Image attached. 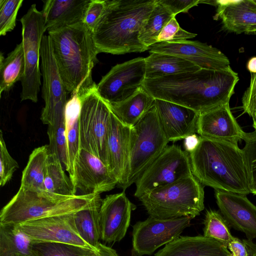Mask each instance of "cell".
I'll use <instances>...</instances> for the list:
<instances>
[{
    "label": "cell",
    "mask_w": 256,
    "mask_h": 256,
    "mask_svg": "<svg viewBox=\"0 0 256 256\" xmlns=\"http://www.w3.org/2000/svg\"><path fill=\"white\" fill-rule=\"evenodd\" d=\"M239 80L230 66L200 68L154 79H145L142 88L154 99L175 103L199 114L229 103Z\"/></svg>",
    "instance_id": "1"
},
{
    "label": "cell",
    "mask_w": 256,
    "mask_h": 256,
    "mask_svg": "<svg viewBox=\"0 0 256 256\" xmlns=\"http://www.w3.org/2000/svg\"><path fill=\"white\" fill-rule=\"evenodd\" d=\"M106 1L103 14L92 32L98 53L122 54L148 50L139 36L156 0Z\"/></svg>",
    "instance_id": "2"
},
{
    "label": "cell",
    "mask_w": 256,
    "mask_h": 256,
    "mask_svg": "<svg viewBox=\"0 0 256 256\" xmlns=\"http://www.w3.org/2000/svg\"><path fill=\"white\" fill-rule=\"evenodd\" d=\"M188 154L192 174L202 185L242 194L250 193L244 154L238 145L200 136L198 145Z\"/></svg>",
    "instance_id": "3"
},
{
    "label": "cell",
    "mask_w": 256,
    "mask_h": 256,
    "mask_svg": "<svg viewBox=\"0 0 256 256\" xmlns=\"http://www.w3.org/2000/svg\"><path fill=\"white\" fill-rule=\"evenodd\" d=\"M48 35L68 93L93 86L92 70L98 62V53L92 31L82 22L48 32Z\"/></svg>",
    "instance_id": "4"
},
{
    "label": "cell",
    "mask_w": 256,
    "mask_h": 256,
    "mask_svg": "<svg viewBox=\"0 0 256 256\" xmlns=\"http://www.w3.org/2000/svg\"><path fill=\"white\" fill-rule=\"evenodd\" d=\"M96 194L69 196L20 186L1 210L0 224L18 225L27 221L74 213L88 206Z\"/></svg>",
    "instance_id": "5"
},
{
    "label": "cell",
    "mask_w": 256,
    "mask_h": 256,
    "mask_svg": "<svg viewBox=\"0 0 256 256\" xmlns=\"http://www.w3.org/2000/svg\"><path fill=\"white\" fill-rule=\"evenodd\" d=\"M202 185L193 176L144 194L138 198L150 216L169 219L194 218L204 210Z\"/></svg>",
    "instance_id": "6"
},
{
    "label": "cell",
    "mask_w": 256,
    "mask_h": 256,
    "mask_svg": "<svg viewBox=\"0 0 256 256\" xmlns=\"http://www.w3.org/2000/svg\"><path fill=\"white\" fill-rule=\"evenodd\" d=\"M78 92L80 101V149L94 154L108 166L106 144L112 114L110 106L98 93L96 84Z\"/></svg>",
    "instance_id": "7"
},
{
    "label": "cell",
    "mask_w": 256,
    "mask_h": 256,
    "mask_svg": "<svg viewBox=\"0 0 256 256\" xmlns=\"http://www.w3.org/2000/svg\"><path fill=\"white\" fill-rule=\"evenodd\" d=\"M154 106L132 127L130 169L124 190L135 183L142 172L168 146Z\"/></svg>",
    "instance_id": "8"
},
{
    "label": "cell",
    "mask_w": 256,
    "mask_h": 256,
    "mask_svg": "<svg viewBox=\"0 0 256 256\" xmlns=\"http://www.w3.org/2000/svg\"><path fill=\"white\" fill-rule=\"evenodd\" d=\"M20 21L25 59V72L21 80V100L36 102L42 76L40 60L42 40L46 31L44 19L42 12L33 4Z\"/></svg>",
    "instance_id": "9"
},
{
    "label": "cell",
    "mask_w": 256,
    "mask_h": 256,
    "mask_svg": "<svg viewBox=\"0 0 256 256\" xmlns=\"http://www.w3.org/2000/svg\"><path fill=\"white\" fill-rule=\"evenodd\" d=\"M193 175L189 154L176 144L168 146L136 180L134 196Z\"/></svg>",
    "instance_id": "10"
},
{
    "label": "cell",
    "mask_w": 256,
    "mask_h": 256,
    "mask_svg": "<svg viewBox=\"0 0 256 256\" xmlns=\"http://www.w3.org/2000/svg\"><path fill=\"white\" fill-rule=\"evenodd\" d=\"M192 219L190 216L160 219L150 216L136 222L132 227V256L151 255L179 238Z\"/></svg>",
    "instance_id": "11"
},
{
    "label": "cell",
    "mask_w": 256,
    "mask_h": 256,
    "mask_svg": "<svg viewBox=\"0 0 256 256\" xmlns=\"http://www.w3.org/2000/svg\"><path fill=\"white\" fill-rule=\"evenodd\" d=\"M145 79V58H136L113 66L96 84V90L109 104H114L136 93Z\"/></svg>",
    "instance_id": "12"
},
{
    "label": "cell",
    "mask_w": 256,
    "mask_h": 256,
    "mask_svg": "<svg viewBox=\"0 0 256 256\" xmlns=\"http://www.w3.org/2000/svg\"><path fill=\"white\" fill-rule=\"evenodd\" d=\"M42 96L44 102L40 120L50 124L54 117L65 113L68 92L61 78L48 35L42 37L40 46Z\"/></svg>",
    "instance_id": "13"
},
{
    "label": "cell",
    "mask_w": 256,
    "mask_h": 256,
    "mask_svg": "<svg viewBox=\"0 0 256 256\" xmlns=\"http://www.w3.org/2000/svg\"><path fill=\"white\" fill-rule=\"evenodd\" d=\"M74 213L27 221L18 226L33 242H59L92 248L77 230Z\"/></svg>",
    "instance_id": "14"
},
{
    "label": "cell",
    "mask_w": 256,
    "mask_h": 256,
    "mask_svg": "<svg viewBox=\"0 0 256 256\" xmlns=\"http://www.w3.org/2000/svg\"><path fill=\"white\" fill-rule=\"evenodd\" d=\"M71 180L76 192L79 190L82 194L109 192L118 184L108 167L98 158L84 149H80L76 160Z\"/></svg>",
    "instance_id": "15"
},
{
    "label": "cell",
    "mask_w": 256,
    "mask_h": 256,
    "mask_svg": "<svg viewBox=\"0 0 256 256\" xmlns=\"http://www.w3.org/2000/svg\"><path fill=\"white\" fill-rule=\"evenodd\" d=\"M150 53L168 54L184 58L200 68L223 70L230 66L228 58L220 50L206 43L186 40L180 42H157L149 48Z\"/></svg>",
    "instance_id": "16"
},
{
    "label": "cell",
    "mask_w": 256,
    "mask_h": 256,
    "mask_svg": "<svg viewBox=\"0 0 256 256\" xmlns=\"http://www.w3.org/2000/svg\"><path fill=\"white\" fill-rule=\"evenodd\" d=\"M125 190L106 196L100 210L101 240L106 243L120 241L129 227L131 214L136 208L126 196Z\"/></svg>",
    "instance_id": "17"
},
{
    "label": "cell",
    "mask_w": 256,
    "mask_h": 256,
    "mask_svg": "<svg viewBox=\"0 0 256 256\" xmlns=\"http://www.w3.org/2000/svg\"><path fill=\"white\" fill-rule=\"evenodd\" d=\"M132 128L122 123L112 111L108 132V166L124 190L130 169Z\"/></svg>",
    "instance_id": "18"
},
{
    "label": "cell",
    "mask_w": 256,
    "mask_h": 256,
    "mask_svg": "<svg viewBox=\"0 0 256 256\" xmlns=\"http://www.w3.org/2000/svg\"><path fill=\"white\" fill-rule=\"evenodd\" d=\"M216 204L224 218L248 240L256 238V206L246 195L216 190Z\"/></svg>",
    "instance_id": "19"
},
{
    "label": "cell",
    "mask_w": 256,
    "mask_h": 256,
    "mask_svg": "<svg viewBox=\"0 0 256 256\" xmlns=\"http://www.w3.org/2000/svg\"><path fill=\"white\" fill-rule=\"evenodd\" d=\"M196 133L204 138L236 145L246 134L232 114L229 103L199 114Z\"/></svg>",
    "instance_id": "20"
},
{
    "label": "cell",
    "mask_w": 256,
    "mask_h": 256,
    "mask_svg": "<svg viewBox=\"0 0 256 256\" xmlns=\"http://www.w3.org/2000/svg\"><path fill=\"white\" fill-rule=\"evenodd\" d=\"M154 106L168 140L176 142L196 133L199 114L186 106L155 99Z\"/></svg>",
    "instance_id": "21"
},
{
    "label": "cell",
    "mask_w": 256,
    "mask_h": 256,
    "mask_svg": "<svg viewBox=\"0 0 256 256\" xmlns=\"http://www.w3.org/2000/svg\"><path fill=\"white\" fill-rule=\"evenodd\" d=\"M215 18L222 28L236 34H256V2L254 0H216Z\"/></svg>",
    "instance_id": "22"
},
{
    "label": "cell",
    "mask_w": 256,
    "mask_h": 256,
    "mask_svg": "<svg viewBox=\"0 0 256 256\" xmlns=\"http://www.w3.org/2000/svg\"><path fill=\"white\" fill-rule=\"evenodd\" d=\"M92 0H44L42 10L48 32L84 22Z\"/></svg>",
    "instance_id": "23"
},
{
    "label": "cell",
    "mask_w": 256,
    "mask_h": 256,
    "mask_svg": "<svg viewBox=\"0 0 256 256\" xmlns=\"http://www.w3.org/2000/svg\"><path fill=\"white\" fill-rule=\"evenodd\" d=\"M231 254L226 246L203 235L179 237L166 244L154 256H228Z\"/></svg>",
    "instance_id": "24"
},
{
    "label": "cell",
    "mask_w": 256,
    "mask_h": 256,
    "mask_svg": "<svg viewBox=\"0 0 256 256\" xmlns=\"http://www.w3.org/2000/svg\"><path fill=\"white\" fill-rule=\"evenodd\" d=\"M80 101L78 90L71 94L66 104L65 112L66 136V139L68 166L66 172L72 179L74 166L80 150L79 116Z\"/></svg>",
    "instance_id": "25"
},
{
    "label": "cell",
    "mask_w": 256,
    "mask_h": 256,
    "mask_svg": "<svg viewBox=\"0 0 256 256\" xmlns=\"http://www.w3.org/2000/svg\"><path fill=\"white\" fill-rule=\"evenodd\" d=\"M146 79L194 72L200 69L194 64L178 56L156 52L145 58Z\"/></svg>",
    "instance_id": "26"
},
{
    "label": "cell",
    "mask_w": 256,
    "mask_h": 256,
    "mask_svg": "<svg viewBox=\"0 0 256 256\" xmlns=\"http://www.w3.org/2000/svg\"><path fill=\"white\" fill-rule=\"evenodd\" d=\"M102 199L95 195L90 204L74 214L75 224L82 238L96 250L101 240L100 210Z\"/></svg>",
    "instance_id": "27"
},
{
    "label": "cell",
    "mask_w": 256,
    "mask_h": 256,
    "mask_svg": "<svg viewBox=\"0 0 256 256\" xmlns=\"http://www.w3.org/2000/svg\"><path fill=\"white\" fill-rule=\"evenodd\" d=\"M154 101L155 99L142 88L126 100L110 106L122 123L132 128L154 106Z\"/></svg>",
    "instance_id": "28"
},
{
    "label": "cell",
    "mask_w": 256,
    "mask_h": 256,
    "mask_svg": "<svg viewBox=\"0 0 256 256\" xmlns=\"http://www.w3.org/2000/svg\"><path fill=\"white\" fill-rule=\"evenodd\" d=\"M25 72L23 44H18L6 58L0 56V96L9 92L15 83L22 80Z\"/></svg>",
    "instance_id": "29"
},
{
    "label": "cell",
    "mask_w": 256,
    "mask_h": 256,
    "mask_svg": "<svg viewBox=\"0 0 256 256\" xmlns=\"http://www.w3.org/2000/svg\"><path fill=\"white\" fill-rule=\"evenodd\" d=\"M33 243L18 225L0 224V256H34Z\"/></svg>",
    "instance_id": "30"
},
{
    "label": "cell",
    "mask_w": 256,
    "mask_h": 256,
    "mask_svg": "<svg viewBox=\"0 0 256 256\" xmlns=\"http://www.w3.org/2000/svg\"><path fill=\"white\" fill-rule=\"evenodd\" d=\"M48 154V145L38 147L33 150L22 171L20 186L45 190L44 182Z\"/></svg>",
    "instance_id": "31"
},
{
    "label": "cell",
    "mask_w": 256,
    "mask_h": 256,
    "mask_svg": "<svg viewBox=\"0 0 256 256\" xmlns=\"http://www.w3.org/2000/svg\"><path fill=\"white\" fill-rule=\"evenodd\" d=\"M44 186L46 190L52 193L69 196L76 195L70 178L65 173L62 163L54 154H48Z\"/></svg>",
    "instance_id": "32"
},
{
    "label": "cell",
    "mask_w": 256,
    "mask_h": 256,
    "mask_svg": "<svg viewBox=\"0 0 256 256\" xmlns=\"http://www.w3.org/2000/svg\"><path fill=\"white\" fill-rule=\"evenodd\" d=\"M174 16L156 0V4L142 27L139 36L142 43L148 48L158 42V36L167 22Z\"/></svg>",
    "instance_id": "33"
},
{
    "label": "cell",
    "mask_w": 256,
    "mask_h": 256,
    "mask_svg": "<svg viewBox=\"0 0 256 256\" xmlns=\"http://www.w3.org/2000/svg\"><path fill=\"white\" fill-rule=\"evenodd\" d=\"M49 139L48 154H56L66 170L68 166V156L66 136L65 113L56 116L48 125Z\"/></svg>",
    "instance_id": "34"
},
{
    "label": "cell",
    "mask_w": 256,
    "mask_h": 256,
    "mask_svg": "<svg viewBox=\"0 0 256 256\" xmlns=\"http://www.w3.org/2000/svg\"><path fill=\"white\" fill-rule=\"evenodd\" d=\"M34 256H97L96 250L59 242H34Z\"/></svg>",
    "instance_id": "35"
},
{
    "label": "cell",
    "mask_w": 256,
    "mask_h": 256,
    "mask_svg": "<svg viewBox=\"0 0 256 256\" xmlns=\"http://www.w3.org/2000/svg\"><path fill=\"white\" fill-rule=\"evenodd\" d=\"M204 224V236L213 238L227 247L236 238L232 235L226 221L216 211L207 210Z\"/></svg>",
    "instance_id": "36"
},
{
    "label": "cell",
    "mask_w": 256,
    "mask_h": 256,
    "mask_svg": "<svg viewBox=\"0 0 256 256\" xmlns=\"http://www.w3.org/2000/svg\"><path fill=\"white\" fill-rule=\"evenodd\" d=\"M245 146L242 149L250 193L256 195V132H246Z\"/></svg>",
    "instance_id": "37"
},
{
    "label": "cell",
    "mask_w": 256,
    "mask_h": 256,
    "mask_svg": "<svg viewBox=\"0 0 256 256\" xmlns=\"http://www.w3.org/2000/svg\"><path fill=\"white\" fill-rule=\"evenodd\" d=\"M23 0H0V35L5 36L16 26L18 11Z\"/></svg>",
    "instance_id": "38"
},
{
    "label": "cell",
    "mask_w": 256,
    "mask_h": 256,
    "mask_svg": "<svg viewBox=\"0 0 256 256\" xmlns=\"http://www.w3.org/2000/svg\"><path fill=\"white\" fill-rule=\"evenodd\" d=\"M19 168L17 162L10 155L4 140L2 132H0V186H3L12 178Z\"/></svg>",
    "instance_id": "39"
},
{
    "label": "cell",
    "mask_w": 256,
    "mask_h": 256,
    "mask_svg": "<svg viewBox=\"0 0 256 256\" xmlns=\"http://www.w3.org/2000/svg\"><path fill=\"white\" fill-rule=\"evenodd\" d=\"M196 35L181 28L175 17H173L164 27L158 36V42H180L194 38Z\"/></svg>",
    "instance_id": "40"
},
{
    "label": "cell",
    "mask_w": 256,
    "mask_h": 256,
    "mask_svg": "<svg viewBox=\"0 0 256 256\" xmlns=\"http://www.w3.org/2000/svg\"><path fill=\"white\" fill-rule=\"evenodd\" d=\"M250 86L242 98L244 112L253 117L256 114V73H250Z\"/></svg>",
    "instance_id": "41"
},
{
    "label": "cell",
    "mask_w": 256,
    "mask_h": 256,
    "mask_svg": "<svg viewBox=\"0 0 256 256\" xmlns=\"http://www.w3.org/2000/svg\"><path fill=\"white\" fill-rule=\"evenodd\" d=\"M106 3V0H91L83 22L92 32L103 14Z\"/></svg>",
    "instance_id": "42"
},
{
    "label": "cell",
    "mask_w": 256,
    "mask_h": 256,
    "mask_svg": "<svg viewBox=\"0 0 256 256\" xmlns=\"http://www.w3.org/2000/svg\"><path fill=\"white\" fill-rule=\"evenodd\" d=\"M174 16L180 12H188L192 8L200 4L201 0H158Z\"/></svg>",
    "instance_id": "43"
},
{
    "label": "cell",
    "mask_w": 256,
    "mask_h": 256,
    "mask_svg": "<svg viewBox=\"0 0 256 256\" xmlns=\"http://www.w3.org/2000/svg\"><path fill=\"white\" fill-rule=\"evenodd\" d=\"M228 248L232 256H250L248 250L243 240L237 238L232 241Z\"/></svg>",
    "instance_id": "44"
},
{
    "label": "cell",
    "mask_w": 256,
    "mask_h": 256,
    "mask_svg": "<svg viewBox=\"0 0 256 256\" xmlns=\"http://www.w3.org/2000/svg\"><path fill=\"white\" fill-rule=\"evenodd\" d=\"M200 142V136L196 134H192L184 139V150L189 154L194 150Z\"/></svg>",
    "instance_id": "45"
},
{
    "label": "cell",
    "mask_w": 256,
    "mask_h": 256,
    "mask_svg": "<svg viewBox=\"0 0 256 256\" xmlns=\"http://www.w3.org/2000/svg\"><path fill=\"white\" fill-rule=\"evenodd\" d=\"M97 256H118L116 250L100 242L96 248Z\"/></svg>",
    "instance_id": "46"
},
{
    "label": "cell",
    "mask_w": 256,
    "mask_h": 256,
    "mask_svg": "<svg viewBox=\"0 0 256 256\" xmlns=\"http://www.w3.org/2000/svg\"><path fill=\"white\" fill-rule=\"evenodd\" d=\"M243 241L248 247L250 256H256V248L254 246V244L249 240H243Z\"/></svg>",
    "instance_id": "47"
},
{
    "label": "cell",
    "mask_w": 256,
    "mask_h": 256,
    "mask_svg": "<svg viewBox=\"0 0 256 256\" xmlns=\"http://www.w3.org/2000/svg\"><path fill=\"white\" fill-rule=\"evenodd\" d=\"M247 68L250 73H256V56L248 60Z\"/></svg>",
    "instance_id": "48"
},
{
    "label": "cell",
    "mask_w": 256,
    "mask_h": 256,
    "mask_svg": "<svg viewBox=\"0 0 256 256\" xmlns=\"http://www.w3.org/2000/svg\"><path fill=\"white\" fill-rule=\"evenodd\" d=\"M252 118L253 120V127L254 128V131L256 132V114Z\"/></svg>",
    "instance_id": "49"
},
{
    "label": "cell",
    "mask_w": 256,
    "mask_h": 256,
    "mask_svg": "<svg viewBox=\"0 0 256 256\" xmlns=\"http://www.w3.org/2000/svg\"><path fill=\"white\" fill-rule=\"evenodd\" d=\"M228 256H232V254H231L230 255Z\"/></svg>",
    "instance_id": "50"
},
{
    "label": "cell",
    "mask_w": 256,
    "mask_h": 256,
    "mask_svg": "<svg viewBox=\"0 0 256 256\" xmlns=\"http://www.w3.org/2000/svg\"><path fill=\"white\" fill-rule=\"evenodd\" d=\"M254 246H256V244H254Z\"/></svg>",
    "instance_id": "51"
},
{
    "label": "cell",
    "mask_w": 256,
    "mask_h": 256,
    "mask_svg": "<svg viewBox=\"0 0 256 256\" xmlns=\"http://www.w3.org/2000/svg\"><path fill=\"white\" fill-rule=\"evenodd\" d=\"M254 0V2H256V0Z\"/></svg>",
    "instance_id": "52"
}]
</instances>
